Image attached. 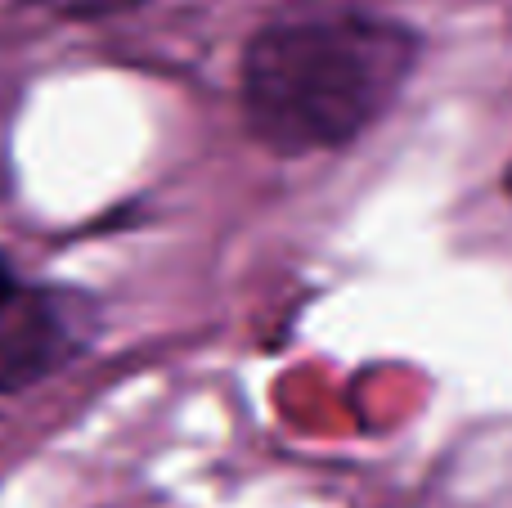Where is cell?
Wrapping results in <instances>:
<instances>
[{
	"instance_id": "obj_3",
	"label": "cell",
	"mask_w": 512,
	"mask_h": 508,
	"mask_svg": "<svg viewBox=\"0 0 512 508\" xmlns=\"http://www.w3.org/2000/svg\"><path fill=\"white\" fill-rule=\"evenodd\" d=\"M32 5L59 23H108V18H126L153 0H32Z\"/></svg>"
},
{
	"instance_id": "obj_1",
	"label": "cell",
	"mask_w": 512,
	"mask_h": 508,
	"mask_svg": "<svg viewBox=\"0 0 512 508\" xmlns=\"http://www.w3.org/2000/svg\"><path fill=\"white\" fill-rule=\"evenodd\" d=\"M423 32L360 0H283L239 54L243 126L274 158L351 149L396 108Z\"/></svg>"
},
{
	"instance_id": "obj_2",
	"label": "cell",
	"mask_w": 512,
	"mask_h": 508,
	"mask_svg": "<svg viewBox=\"0 0 512 508\" xmlns=\"http://www.w3.org/2000/svg\"><path fill=\"white\" fill-rule=\"evenodd\" d=\"M95 338L90 297L27 279L0 248V396L68 369Z\"/></svg>"
}]
</instances>
